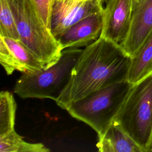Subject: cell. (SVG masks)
Returning <instances> with one entry per match:
<instances>
[{"label":"cell","mask_w":152,"mask_h":152,"mask_svg":"<svg viewBox=\"0 0 152 152\" xmlns=\"http://www.w3.org/2000/svg\"><path fill=\"white\" fill-rule=\"evenodd\" d=\"M131 61L120 45L100 37L83 50L56 104L65 109L74 100L126 80Z\"/></svg>","instance_id":"cell-1"},{"label":"cell","mask_w":152,"mask_h":152,"mask_svg":"<svg viewBox=\"0 0 152 152\" xmlns=\"http://www.w3.org/2000/svg\"><path fill=\"white\" fill-rule=\"evenodd\" d=\"M132 85L127 80L113 84L71 102L65 109L89 125L99 137L113 121Z\"/></svg>","instance_id":"cell-2"},{"label":"cell","mask_w":152,"mask_h":152,"mask_svg":"<svg viewBox=\"0 0 152 152\" xmlns=\"http://www.w3.org/2000/svg\"><path fill=\"white\" fill-rule=\"evenodd\" d=\"M20 40L43 63L46 69L55 64L63 50L50 30L42 22L31 0H8Z\"/></svg>","instance_id":"cell-3"},{"label":"cell","mask_w":152,"mask_h":152,"mask_svg":"<svg viewBox=\"0 0 152 152\" xmlns=\"http://www.w3.org/2000/svg\"><path fill=\"white\" fill-rule=\"evenodd\" d=\"M114 121L144 152L150 151L152 138V71L132 85Z\"/></svg>","instance_id":"cell-4"},{"label":"cell","mask_w":152,"mask_h":152,"mask_svg":"<svg viewBox=\"0 0 152 152\" xmlns=\"http://www.w3.org/2000/svg\"><path fill=\"white\" fill-rule=\"evenodd\" d=\"M83 50L79 48L65 49L59 60L48 68L22 73L15 83L14 92L23 99H50L56 101L69 81Z\"/></svg>","instance_id":"cell-5"},{"label":"cell","mask_w":152,"mask_h":152,"mask_svg":"<svg viewBox=\"0 0 152 152\" xmlns=\"http://www.w3.org/2000/svg\"><path fill=\"white\" fill-rule=\"evenodd\" d=\"M103 5L100 0H55L50 20L52 33L56 37L83 18L103 12Z\"/></svg>","instance_id":"cell-6"},{"label":"cell","mask_w":152,"mask_h":152,"mask_svg":"<svg viewBox=\"0 0 152 152\" xmlns=\"http://www.w3.org/2000/svg\"><path fill=\"white\" fill-rule=\"evenodd\" d=\"M132 11L133 0H109L103 9L100 37L120 45L128 33Z\"/></svg>","instance_id":"cell-7"},{"label":"cell","mask_w":152,"mask_h":152,"mask_svg":"<svg viewBox=\"0 0 152 152\" xmlns=\"http://www.w3.org/2000/svg\"><path fill=\"white\" fill-rule=\"evenodd\" d=\"M152 32V0H140L133 5L130 26L120 44L132 57Z\"/></svg>","instance_id":"cell-8"},{"label":"cell","mask_w":152,"mask_h":152,"mask_svg":"<svg viewBox=\"0 0 152 152\" xmlns=\"http://www.w3.org/2000/svg\"><path fill=\"white\" fill-rule=\"evenodd\" d=\"M103 12L91 15L77 22L56 37L62 49L87 46L101 35Z\"/></svg>","instance_id":"cell-9"},{"label":"cell","mask_w":152,"mask_h":152,"mask_svg":"<svg viewBox=\"0 0 152 152\" xmlns=\"http://www.w3.org/2000/svg\"><path fill=\"white\" fill-rule=\"evenodd\" d=\"M100 152H144L137 142L113 120L96 144Z\"/></svg>","instance_id":"cell-10"},{"label":"cell","mask_w":152,"mask_h":152,"mask_svg":"<svg viewBox=\"0 0 152 152\" xmlns=\"http://www.w3.org/2000/svg\"><path fill=\"white\" fill-rule=\"evenodd\" d=\"M152 71V32L131 57L127 80L135 84Z\"/></svg>","instance_id":"cell-11"},{"label":"cell","mask_w":152,"mask_h":152,"mask_svg":"<svg viewBox=\"0 0 152 152\" xmlns=\"http://www.w3.org/2000/svg\"><path fill=\"white\" fill-rule=\"evenodd\" d=\"M17 59L22 73L33 72L46 69L43 63L20 40L1 36Z\"/></svg>","instance_id":"cell-12"},{"label":"cell","mask_w":152,"mask_h":152,"mask_svg":"<svg viewBox=\"0 0 152 152\" xmlns=\"http://www.w3.org/2000/svg\"><path fill=\"white\" fill-rule=\"evenodd\" d=\"M42 143H30L18 135L15 129L0 136V152H49Z\"/></svg>","instance_id":"cell-13"},{"label":"cell","mask_w":152,"mask_h":152,"mask_svg":"<svg viewBox=\"0 0 152 152\" xmlns=\"http://www.w3.org/2000/svg\"><path fill=\"white\" fill-rule=\"evenodd\" d=\"M17 104L13 94L8 91L0 93V136L15 129Z\"/></svg>","instance_id":"cell-14"},{"label":"cell","mask_w":152,"mask_h":152,"mask_svg":"<svg viewBox=\"0 0 152 152\" xmlns=\"http://www.w3.org/2000/svg\"><path fill=\"white\" fill-rule=\"evenodd\" d=\"M0 36L20 40L15 21L8 0H0Z\"/></svg>","instance_id":"cell-15"},{"label":"cell","mask_w":152,"mask_h":152,"mask_svg":"<svg viewBox=\"0 0 152 152\" xmlns=\"http://www.w3.org/2000/svg\"><path fill=\"white\" fill-rule=\"evenodd\" d=\"M0 62L7 75L12 74L15 71L21 72V66L1 37H0Z\"/></svg>","instance_id":"cell-16"},{"label":"cell","mask_w":152,"mask_h":152,"mask_svg":"<svg viewBox=\"0 0 152 152\" xmlns=\"http://www.w3.org/2000/svg\"><path fill=\"white\" fill-rule=\"evenodd\" d=\"M31 1L42 22L50 30L51 14L55 0H31Z\"/></svg>","instance_id":"cell-17"},{"label":"cell","mask_w":152,"mask_h":152,"mask_svg":"<svg viewBox=\"0 0 152 152\" xmlns=\"http://www.w3.org/2000/svg\"><path fill=\"white\" fill-rule=\"evenodd\" d=\"M101 1V2L104 4V5H106L109 1V0H100Z\"/></svg>","instance_id":"cell-18"},{"label":"cell","mask_w":152,"mask_h":152,"mask_svg":"<svg viewBox=\"0 0 152 152\" xmlns=\"http://www.w3.org/2000/svg\"><path fill=\"white\" fill-rule=\"evenodd\" d=\"M140 0H133V5H135L136 3H137Z\"/></svg>","instance_id":"cell-19"},{"label":"cell","mask_w":152,"mask_h":152,"mask_svg":"<svg viewBox=\"0 0 152 152\" xmlns=\"http://www.w3.org/2000/svg\"><path fill=\"white\" fill-rule=\"evenodd\" d=\"M150 151H152V138H151V144L150 147Z\"/></svg>","instance_id":"cell-20"}]
</instances>
